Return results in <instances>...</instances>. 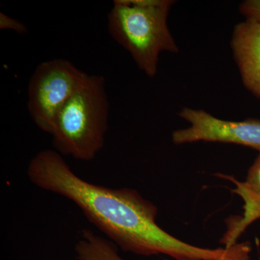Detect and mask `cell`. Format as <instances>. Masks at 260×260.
Here are the masks:
<instances>
[{"label": "cell", "instance_id": "1", "mask_svg": "<svg viewBox=\"0 0 260 260\" xmlns=\"http://www.w3.org/2000/svg\"><path fill=\"white\" fill-rule=\"evenodd\" d=\"M27 175L34 185L74 203L93 225L124 251L166 254L176 260H234L232 249L198 247L179 240L156 221V206L129 188L106 187L84 180L52 150L38 153Z\"/></svg>", "mask_w": 260, "mask_h": 260}, {"label": "cell", "instance_id": "2", "mask_svg": "<svg viewBox=\"0 0 260 260\" xmlns=\"http://www.w3.org/2000/svg\"><path fill=\"white\" fill-rule=\"evenodd\" d=\"M174 4L172 0H115L108 15L109 34L150 78L156 75L160 53L179 51L167 23Z\"/></svg>", "mask_w": 260, "mask_h": 260}, {"label": "cell", "instance_id": "3", "mask_svg": "<svg viewBox=\"0 0 260 260\" xmlns=\"http://www.w3.org/2000/svg\"><path fill=\"white\" fill-rule=\"evenodd\" d=\"M105 83L102 76L88 75L59 112L51 135L61 155L90 161L104 148L109 109Z\"/></svg>", "mask_w": 260, "mask_h": 260}, {"label": "cell", "instance_id": "4", "mask_svg": "<svg viewBox=\"0 0 260 260\" xmlns=\"http://www.w3.org/2000/svg\"><path fill=\"white\" fill-rule=\"evenodd\" d=\"M88 75L65 59L44 61L28 84V109L36 125L52 134L56 118Z\"/></svg>", "mask_w": 260, "mask_h": 260}, {"label": "cell", "instance_id": "5", "mask_svg": "<svg viewBox=\"0 0 260 260\" xmlns=\"http://www.w3.org/2000/svg\"><path fill=\"white\" fill-rule=\"evenodd\" d=\"M179 116L190 126L172 133V141L175 144L200 141L231 143L249 147L260 153L259 119L225 120L201 109L189 107L182 108Z\"/></svg>", "mask_w": 260, "mask_h": 260}, {"label": "cell", "instance_id": "6", "mask_svg": "<svg viewBox=\"0 0 260 260\" xmlns=\"http://www.w3.org/2000/svg\"><path fill=\"white\" fill-rule=\"evenodd\" d=\"M231 47L244 87L260 99V23L245 20L237 24Z\"/></svg>", "mask_w": 260, "mask_h": 260}, {"label": "cell", "instance_id": "7", "mask_svg": "<svg viewBox=\"0 0 260 260\" xmlns=\"http://www.w3.org/2000/svg\"><path fill=\"white\" fill-rule=\"evenodd\" d=\"M237 187L234 191L244 201V213L241 217L230 219L226 232L221 243L224 247L231 248L237 244V239L253 222L260 218V153L248 171L244 182H239L232 177Z\"/></svg>", "mask_w": 260, "mask_h": 260}, {"label": "cell", "instance_id": "8", "mask_svg": "<svg viewBox=\"0 0 260 260\" xmlns=\"http://www.w3.org/2000/svg\"><path fill=\"white\" fill-rule=\"evenodd\" d=\"M239 12L245 20L260 23V0H246L239 5Z\"/></svg>", "mask_w": 260, "mask_h": 260}, {"label": "cell", "instance_id": "9", "mask_svg": "<svg viewBox=\"0 0 260 260\" xmlns=\"http://www.w3.org/2000/svg\"><path fill=\"white\" fill-rule=\"evenodd\" d=\"M0 28L9 29L19 34L28 32V28L23 23L3 13H0Z\"/></svg>", "mask_w": 260, "mask_h": 260}]
</instances>
